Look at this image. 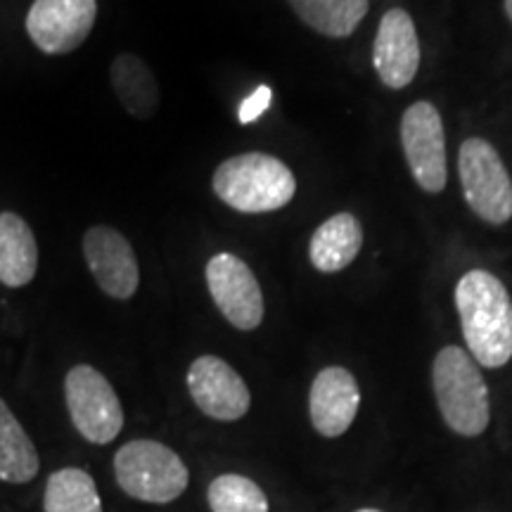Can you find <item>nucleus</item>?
<instances>
[{
  "mask_svg": "<svg viewBox=\"0 0 512 512\" xmlns=\"http://www.w3.org/2000/svg\"><path fill=\"white\" fill-rule=\"evenodd\" d=\"M216 197L242 214H268L292 202L297 178L278 157L266 152H245L219 164L211 178Z\"/></svg>",
  "mask_w": 512,
  "mask_h": 512,
  "instance_id": "nucleus-2",
  "label": "nucleus"
},
{
  "mask_svg": "<svg viewBox=\"0 0 512 512\" xmlns=\"http://www.w3.org/2000/svg\"><path fill=\"white\" fill-rule=\"evenodd\" d=\"M361 408V389L356 377L342 366L323 368L313 377L309 392L311 425L320 437L337 439L354 425Z\"/></svg>",
  "mask_w": 512,
  "mask_h": 512,
  "instance_id": "nucleus-13",
  "label": "nucleus"
},
{
  "mask_svg": "<svg viewBox=\"0 0 512 512\" xmlns=\"http://www.w3.org/2000/svg\"><path fill=\"white\" fill-rule=\"evenodd\" d=\"M188 392L195 406L211 420L235 422L252 406L247 382L219 356H200L188 368Z\"/></svg>",
  "mask_w": 512,
  "mask_h": 512,
  "instance_id": "nucleus-10",
  "label": "nucleus"
},
{
  "mask_svg": "<svg viewBox=\"0 0 512 512\" xmlns=\"http://www.w3.org/2000/svg\"><path fill=\"white\" fill-rule=\"evenodd\" d=\"M41 470V458L34 441L10 411V406L0 399V482L29 484Z\"/></svg>",
  "mask_w": 512,
  "mask_h": 512,
  "instance_id": "nucleus-17",
  "label": "nucleus"
},
{
  "mask_svg": "<svg viewBox=\"0 0 512 512\" xmlns=\"http://www.w3.org/2000/svg\"><path fill=\"white\" fill-rule=\"evenodd\" d=\"M112 91L121 107L136 119H152L159 107V86L155 74L133 53H121L110 67Z\"/></svg>",
  "mask_w": 512,
  "mask_h": 512,
  "instance_id": "nucleus-16",
  "label": "nucleus"
},
{
  "mask_svg": "<svg viewBox=\"0 0 512 512\" xmlns=\"http://www.w3.org/2000/svg\"><path fill=\"white\" fill-rule=\"evenodd\" d=\"M373 67L387 88H406L420 69V38L406 10L384 12L373 41Z\"/></svg>",
  "mask_w": 512,
  "mask_h": 512,
  "instance_id": "nucleus-12",
  "label": "nucleus"
},
{
  "mask_svg": "<svg viewBox=\"0 0 512 512\" xmlns=\"http://www.w3.org/2000/svg\"><path fill=\"white\" fill-rule=\"evenodd\" d=\"M43 512H102L98 484L81 467H62L48 477Z\"/></svg>",
  "mask_w": 512,
  "mask_h": 512,
  "instance_id": "nucleus-19",
  "label": "nucleus"
},
{
  "mask_svg": "<svg viewBox=\"0 0 512 512\" xmlns=\"http://www.w3.org/2000/svg\"><path fill=\"white\" fill-rule=\"evenodd\" d=\"M460 185L467 207L491 226L512 219V178L489 140L467 138L458 155Z\"/></svg>",
  "mask_w": 512,
  "mask_h": 512,
  "instance_id": "nucleus-5",
  "label": "nucleus"
},
{
  "mask_svg": "<svg viewBox=\"0 0 512 512\" xmlns=\"http://www.w3.org/2000/svg\"><path fill=\"white\" fill-rule=\"evenodd\" d=\"M363 247V228L354 214L330 216L311 235L309 259L320 273H339L354 264Z\"/></svg>",
  "mask_w": 512,
  "mask_h": 512,
  "instance_id": "nucleus-14",
  "label": "nucleus"
},
{
  "mask_svg": "<svg viewBox=\"0 0 512 512\" xmlns=\"http://www.w3.org/2000/svg\"><path fill=\"white\" fill-rule=\"evenodd\" d=\"M401 145L415 183L432 195L444 192L448 181L446 133L432 102L420 100L403 112Z\"/></svg>",
  "mask_w": 512,
  "mask_h": 512,
  "instance_id": "nucleus-7",
  "label": "nucleus"
},
{
  "mask_svg": "<svg viewBox=\"0 0 512 512\" xmlns=\"http://www.w3.org/2000/svg\"><path fill=\"white\" fill-rule=\"evenodd\" d=\"M38 271V245L34 230L19 214H0V283L5 287L29 285Z\"/></svg>",
  "mask_w": 512,
  "mask_h": 512,
  "instance_id": "nucleus-15",
  "label": "nucleus"
},
{
  "mask_svg": "<svg viewBox=\"0 0 512 512\" xmlns=\"http://www.w3.org/2000/svg\"><path fill=\"white\" fill-rule=\"evenodd\" d=\"M64 401L76 432L95 446L112 444L124 430V406L98 368L74 366L64 377Z\"/></svg>",
  "mask_w": 512,
  "mask_h": 512,
  "instance_id": "nucleus-6",
  "label": "nucleus"
},
{
  "mask_svg": "<svg viewBox=\"0 0 512 512\" xmlns=\"http://www.w3.org/2000/svg\"><path fill=\"white\" fill-rule=\"evenodd\" d=\"M306 27L328 38H347L368 15L370 0H287Z\"/></svg>",
  "mask_w": 512,
  "mask_h": 512,
  "instance_id": "nucleus-18",
  "label": "nucleus"
},
{
  "mask_svg": "<svg viewBox=\"0 0 512 512\" xmlns=\"http://www.w3.org/2000/svg\"><path fill=\"white\" fill-rule=\"evenodd\" d=\"M505 15H508V19L512 22V0H505Z\"/></svg>",
  "mask_w": 512,
  "mask_h": 512,
  "instance_id": "nucleus-22",
  "label": "nucleus"
},
{
  "mask_svg": "<svg viewBox=\"0 0 512 512\" xmlns=\"http://www.w3.org/2000/svg\"><path fill=\"white\" fill-rule=\"evenodd\" d=\"M456 309L467 354L484 368H503L512 358V297L501 278L467 271L456 285Z\"/></svg>",
  "mask_w": 512,
  "mask_h": 512,
  "instance_id": "nucleus-1",
  "label": "nucleus"
},
{
  "mask_svg": "<svg viewBox=\"0 0 512 512\" xmlns=\"http://www.w3.org/2000/svg\"><path fill=\"white\" fill-rule=\"evenodd\" d=\"M356 512H382V510H377V508H361V510H356Z\"/></svg>",
  "mask_w": 512,
  "mask_h": 512,
  "instance_id": "nucleus-23",
  "label": "nucleus"
},
{
  "mask_svg": "<svg viewBox=\"0 0 512 512\" xmlns=\"http://www.w3.org/2000/svg\"><path fill=\"white\" fill-rule=\"evenodd\" d=\"M114 477L126 496L152 505L174 503L190 484L183 458L155 439H133L121 446L114 456Z\"/></svg>",
  "mask_w": 512,
  "mask_h": 512,
  "instance_id": "nucleus-4",
  "label": "nucleus"
},
{
  "mask_svg": "<svg viewBox=\"0 0 512 512\" xmlns=\"http://www.w3.org/2000/svg\"><path fill=\"white\" fill-rule=\"evenodd\" d=\"M211 512H268L266 491L254 479L226 472L219 475L207 489Z\"/></svg>",
  "mask_w": 512,
  "mask_h": 512,
  "instance_id": "nucleus-20",
  "label": "nucleus"
},
{
  "mask_svg": "<svg viewBox=\"0 0 512 512\" xmlns=\"http://www.w3.org/2000/svg\"><path fill=\"white\" fill-rule=\"evenodd\" d=\"M271 100H273V91L268 86H259L256 91L249 95L247 100H242L240 105V112H238V119L240 124H254L256 119L264 114L268 107H271Z\"/></svg>",
  "mask_w": 512,
  "mask_h": 512,
  "instance_id": "nucleus-21",
  "label": "nucleus"
},
{
  "mask_svg": "<svg viewBox=\"0 0 512 512\" xmlns=\"http://www.w3.org/2000/svg\"><path fill=\"white\" fill-rule=\"evenodd\" d=\"M207 287L221 316L235 330L252 332L264 320V292L245 261L235 254L221 252L207 264Z\"/></svg>",
  "mask_w": 512,
  "mask_h": 512,
  "instance_id": "nucleus-8",
  "label": "nucleus"
},
{
  "mask_svg": "<svg viewBox=\"0 0 512 512\" xmlns=\"http://www.w3.org/2000/svg\"><path fill=\"white\" fill-rule=\"evenodd\" d=\"M83 256L95 283L107 297L131 299L138 292L140 268L136 252L119 230L93 226L83 235Z\"/></svg>",
  "mask_w": 512,
  "mask_h": 512,
  "instance_id": "nucleus-11",
  "label": "nucleus"
},
{
  "mask_svg": "<svg viewBox=\"0 0 512 512\" xmlns=\"http://www.w3.org/2000/svg\"><path fill=\"white\" fill-rule=\"evenodd\" d=\"M98 17V0H34L27 34L46 55H67L86 41Z\"/></svg>",
  "mask_w": 512,
  "mask_h": 512,
  "instance_id": "nucleus-9",
  "label": "nucleus"
},
{
  "mask_svg": "<svg viewBox=\"0 0 512 512\" xmlns=\"http://www.w3.org/2000/svg\"><path fill=\"white\" fill-rule=\"evenodd\" d=\"M432 387L441 418L460 437H479L489 427V387L479 363L460 347H444L432 363Z\"/></svg>",
  "mask_w": 512,
  "mask_h": 512,
  "instance_id": "nucleus-3",
  "label": "nucleus"
}]
</instances>
